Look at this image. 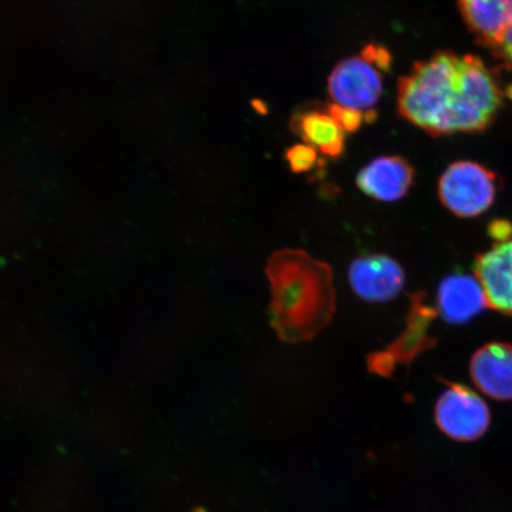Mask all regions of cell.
<instances>
[{
  "instance_id": "cell-14",
  "label": "cell",
  "mask_w": 512,
  "mask_h": 512,
  "mask_svg": "<svg viewBox=\"0 0 512 512\" xmlns=\"http://www.w3.org/2000/svg\"><path fill=\"white\" fill-rule=\"evenodd\" d=\"M331 117L336 123L342 127L345 133H355L360 130L364 121L371 123L376 118V112L363 113L361 111L352 110V108L331 104L328 107Z\"/></svg>"
},
{
  "instance_id": "cell-17",
  "label": "cell",
  "mask_w": 512,
  "mask_h": 512,
  "mask_svg": "<svg viewBox=\"0 0 512 512\" xmlns=\"http://www.w3.org/2000/svg\"><path fill=\"white\" fill-rule=\"evenodd\" d=\"M492 50L505 66L512 69V25Z\"/></svg>"
},
{
  "instance_id": "cell-10",
  "label": "cell",
  "mask_w": 512,
  "mask_h": 512,
  "mask_svg": "<svg viewBox=\"0 0 512 512\" xmlns=\"http://www.w3.org/2000/svg\"><path fill=\"white\" fill-rule=\"evenodd\" d=\"M414 182L412 165L399 156L376 158L358 172V188L376 201L395 202L408 194Z\"/></svg>"
},
{
  "instance_id": "cell-5",
  "label": "cell",
  "mask_w": 512,
  "mask_h": 512,
  "mask_svg": "<svg viewBox=\"0 0 512 512\" xmlns=\"http://www.w3.org/2000/svg\"><path fill=\"white\" fill-rule=\"evenodd\" d=\"M437 313L426 303L425 293H414L405 331L388 348L369 355V371L383 377L392 376L396 367H409L422 352L432 349L437 341L430 335V328Z\"/></svg>"
},
{
  "instance_id": "cell-11",
  "label": "cell",
  "mask_w": 512,
  "mask_h": 512,
  "mask_svg": "<svg viewBox=\"0 0 512 512\" xmlns=\"http://www.w3.org/2000/svg\"><path fill=\"white\" fill-rule=\"evenodd\" d=\"M489 307L482 285L476 277L448 275L438 288L437 312L445 322L458 325L471 322Z\"/></svg>"
},
{
  "instance_id": "cell-3",
  "label": "cell",
  "mask_w": 512,
  "mask_h": 512,
  "mask_svg": "<svg viewBox=\"0 0 512 512\" xmlns=\"http://www.w3.org/2000/svg\"><path fill=\"white\" fill-rule=\"evenodd\" d=\"M497 191L494 172L469 160L448 166L438 185L443 206L462 219H473L488 211L495 203Z\"/></svg>"
},
{
  "instance_id": "cell-9",
  "label": "cell",
  "mask_w": 512,
  "mask_h": 512,
  "mask_svg": "<svg viewBox=\"0 0 512 512\" xmlns=\"http://www.w3.org/2000/svg\"><path fill=\"white\" fill-rule=\"evenodd\" d=\"M470 375L480 392L489 398L512 400V344L483 345L471 357Z\"/></svg>"
},
{
  "instance_id": "cell-15",
  "label": "cell",
  "mask_w": 512,
  "mask_h": 512,
  "mask_svg": "<svg viewBox=\"0 0 512 512\" xmlns=\"http://www.w3.org/2000/svg\"><path fill=\"white\" fill-rule=\"evenodd\" d=\"M286 160L293 172L303 174L317 168L318 151L310 145L298 144L287 150Z\"/></svg>"
},
{
  "instance_id": "cell-16",
  "label": "cell",
  "mask_w": 512,
  "mask_h": 512,
  "mask_svg": "<svg viewBox=\"0 0 512 512\" xmlns=\"http://www.w3.org/2000/svg\"><path fill=\"white\" fill-rule=\"evenodd\" d=\"M362 57L370 64H373L375 68L382 70V72H389L390 68H392V56H390L389 50L376 46V44H369V46L364 48Z\"/></svg>"
},
{
  "instance_id": "cell-4",
  "label": "cell",
  "mask_w": 512,
  "mask_h": 512,
  "mask_svg": "<svg viewBox=\"0 0 512 512\" xmlns=\"http://www.w3.org/2000/svg\"><path fill=\"white\" fill-rule=\"evenodd\" d=\"M488 232L492 245L476 256V278L489 307L512 316V223L492 221Z\"/></svg>"
},
{
  "instance_id": "cell-1",
  "label": "cell",
  "mask_w": 512,
  "mask_h": 512,
  "mask_svg": "<svg viewBox=\"0 0 512 512\" xmlns=\"http://www.w3.org/2000/svg\"><path fill=\"white\" fill-rule=\"evenodd\" d=\"M504 91L494 70L472 55L439 53L399 81L403 119L432 136L485 130L501 110Z\"/></svg>"
},
{
  "instance_id": "cell-7",
  "label": "cell",
  "mask_w": 512,
  "mask_h": 512,
  "mask_svg": "<svg viewBox=\"0 0 512 512\" xmlns=\"http://www.w3.org/2000/svg\"><path fill=\"white\" fill-rule=\"evenodd\" d=\"M329 94L334 104L363 113L374 112L383 92L382 76L362 56L338 63L329 78Z\"/></svg>"
},
{
  "instance_id": "cell-13",
  "label": "cell",
  "mask_w": 512,
  "mask_h": 512,
  "mask_svg": "<svg viewBox=\"0 0 512 512\" xmlns=\"http://www.w3.org/2000/svg\"><path fill=\"white\" fill-rule=\"evenodd\" d=\"M291 128L294 133L322 155L342 157L345 149V132L328 111L309 110L293 115Z\"/></svg>"
},
{
  "instance_id": "cell-8",
  "label": "cell",
  "mask_w": 512,
  "mask_h": 512,
  "mask_svg": "<svg viewBox=\"0 0 512 512\" xmlns=\"http://www.w3.org/2000/svg\"><path fill=\"white\" fill-rule=\"evenodd\" d=\"M352 290L369 303H387L405 287V272L398 261L382 254L361 256L351 262Z\"/></svg>"
},
{
  "instance_id": "cell-12",
  "label": "cell",
  "mask_w": 512,
  "mask_h": 512,
  "mask_svg": "<svg viewBox=\"0 0 512 512\" xmlns=\"http://www.w3.org/2000/svg\"><path fill=\"white\" fill-rule=\"evenodd\" d=\"M457 4L473 35L491 49L512 25V0H457Z\"/></svg>"
},
{
  "instance_id": "cell-6",
  "label": "cell",
  "mask_w": 512,
  "mask_h": 512,
  "mask_svg": "<svg viewBox=\"0 0 512 512\" xmlns=\"http://www.w3.org/2000/svg\"><path fill=\"white\" fill-rule=\"evenodd\" d=\"M435 405L439 430L453 440L470 443L489 430L491 413L480 396L464 384L447 382Z\"/></svg>"
},
{
  "instance_id": "cell-2",
  "label": "cell",
  "mask_w": 512,
  "mask_h": 512,
  "mask_svg": "<svg viewBox=\"0 0 512 512\" xmlns=\"http://www.w3.org/2000/svg\"><path fill=\"white\" fill-rule=\"evenodd\" d=\"M271 285L270 320L281 341L309 342L336 312L334 274L302 249H285L267 261Z\"/></svg>"
}]
</instances>
